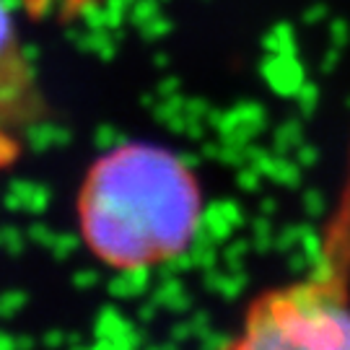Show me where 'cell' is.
Segmentation results:
<instances>
[{"label":"cell","instance_id":"7a4b0ae2","mask_svg":"<svg viewBox=\"0 0 350 350\" xmlns=\"http://www.w3.org/2000/svg\"><path fill=\"white\" fill-rule=\"evenodd\" d=\"M340 247L299 283L267 291L252 304L234 348H350V293Z\"/></svg>","mask_w":350,"mask_h":350},{"label":"cell","instance_id":"3957f363","mask_svg":"<svg viewBox=\"0 0 350 350\" xmlns=\"http://www.w3.org/2000/svg\"><path fill=\"white\" fill-rule=\"evenodd\" d=\"M42 117V91L16 24L0 0V159L16 153V138Z\"/></svg>","mask_w":350,"mask_h":350},{"label":"cell","instance_id":"6da1fadb","mask_svg":"<svg viewBox=\"0 0 350 350\" xmlns=\"http://www.w3.org/2000/svg\"><path fill=\"white\" fill-rule=\"evenodd\" d=\"M200 185L172 150L127 143L91 166L78 198L86 247L114 270L169 262L192 244Z\"/></svg>","mask_w":350,"mask_h":350}]
</instances>
